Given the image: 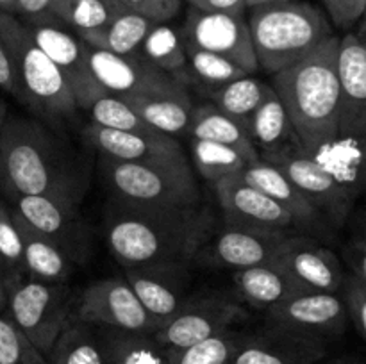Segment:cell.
I'll list each match as a JSON object with an SVG mask.
<instances>
[{"instance_id": "obj_14", "label": "cell", "mask_w": 366, "mask_h": 364, "mask_svg": "<svg viewBox=\"0 0 366 364\" xmlns=\"http://www.w3.org/2000/svg\"><path fill=\"white\" fill-rule=\"evenodd\" d=\"M181 36L186 49L218 54L238 64L247 74L259 70L245 14L189 7L181 27Z\"/></svg>"}, {"instance_id": "obj_4", "label": "cell", "mask_w": 366, "mask_h": 364, "mask_svg": "<svg viewBox=\"0 0 366 364\" xmlns=\"http://www.w3.org/2000/svg\"><path fill=\"white\" fill-rule=\"evenodd\" d=\"M247 24L257 66L274 75L331 38V20L304 0H275L247 7Z\"/></svg>"}, {"instance_id": "obj_16", "label": "cell", "mask_w": 366, "mask_h": 364, "mask_svg": "<svg viewBox=\"0 0 366 364\" xmlns=\"http://www.w3.org/2000/svg\"><path fill=\"white\" fill-rule=\"evenodd\" d=\"M272 263L304 291L338 293L347 275L342 259L318 238L304 232L286 236Z\"/></svg>"}, {"instance_id": "obj_18", "label": "cell", "mask_w": 366, "mask_h": 364, "mask_svg": "<svg viewBox=\"0 0 366 364\" xmlns=\"http://www.w3.org/2000/svg\"><path fill=\"white\" fill-rule=\"evenodd\" d=\"M82 139L92 146L97 156L124 163H152L167 166H189L184 148L177 138L157 132V134H138V132L114 131L100 127L89 121L82 128Z\"/></svg>"}, {"instance_id": "obj_11", "label": "cell", "mask_w": 366, "mask_h": 364, "mask_svg": "<svg viewBox=\"0 0 366 364\" xmlns=\"http://www.w3.org/2000/svg\"><path fill=\"white\" fill-rule=\"evenodd\" d=\"M71 316L97 327L156 334L161 323L154 320L125 277H106L86 285L74 302Z\"/></svg>"}, {"instance_id": "obj_48", "label": "cell", "mask_w": 366, "mask_h": 364, "mask_svg": "<svg viewBox=\"0 0 366 364\" xmlns=\"http://www.w3.org/2000/svg\"><path fill=\"white\" fill-rule=\"evenodd\" d=\"M0 89L6 93H11L13 96L18 95L16 82H14L13 68H11L9 57H7L6 46H4L2 38H0Z\"/></svg>"}, {"instance_id": "obj_36", "label": "cell", "mask_w": 366, "mask_h": 364, "mask_svg": "<svg viewBox=\"0 0 366 364\" xmlns=\"http://www.w3.org/2000/svg\"><path fill=\"white\" fill-rule=\"evenodd\" d=\"M154 24L156 21L150 18L129 7H122L120 13L111 20V24L104 29L102 34L92 46L118 54V56H132V54H138L147 32Z\"/></svg>"}, {"instance_id": "obj_13", "label": "cell", "mask_w": 366, "mask_h": 364, "mask_svg": "<svg viewBox=\"0 0 366 364\" xmlns=\"http://www.w3.org/2000/svg\"><path fill=\"white\" fill-rule=\"evenodd\" d=\"M24 24L39 49L63 74L79 109L88 111L97 100L107 95L89 68L88 45L79 36H75L66 25L61 24L57 18L24 21Z\"/></svg>"}, {"instance_id": "obj_12", "label": "cell", "mask_w": 366, "mask_h": 364, "mask_svg": "<svg viewBox=\"0 0 366 364\" xmlns=\"http://www.w3.org/2000/svg\"><path fill=\"white\" fill-rule=\"evenodd\" d=\"M88 57L89 68L99 84L106 89V93L122 100L189 93L174 75L152 66L138 54L118 56L107 50L88 46Z\"/></svg>"}, {"instance_id": "obj_30", "label": "cell", "mask_w": 366, "mask_h": 364, "mask_svg": "<svg viewBox=\"0 0 366 364\" xmlns=\"http://www.w3.org/2000/svg\"><path fill=\"white\" fill-rule=\"evenodd\" d=\"M249 75L243 68L218 54L204 52V50L186 49V66L179 71L177 79L189 93H197L209 98L214 91L227 86L236 79Z\"/></svg>"}, {"instance_id": "obj_7", "label": "cell", "mask_w": 366, "mask_h": 364, "mask_svg": "<svg viewBox=\"0 0 366 364\" xmlns=\"http://www.w3.org/2000/svg\"><path fill=\"white\" fill-rule=\"evenodd\" d=\"M7 316L46 357L74 313L70 284H45L24 278L7 285Z\"/></svg>"}, {"instance_id": "obj_33", "label": "cell", "mask_w": 366, "mask_h": 364, "mask_svg": "<svg viewBox=\"0 0 366 364\" xmlns=\"http://www.w3.org/2000/svg\"><path fill=\"white\" fill-rule=\"evenodd\" d=\"M147 123L157 132L179 138L188 134L189 121L193 114L192 95H167L154 98L125 100Z\"/></svg>"}, {"instance_id": "obj_54", "label": "cell", "mask_w": 366, "mask_h": 364, "mask_svg": "<svg viewBox=\"0 0 366 364\" xmlns=\"http://www.w3.org/2000/svg\"><path fill=\"white\" fill-rule=\"evenodd\" d=\"M361 34L366 36V4H365V13H363V18H361Z\"/></svg>"}, {"instance_id": "obj_10", "label": "cell", "mask_w": 366, "mask_h": 364, "mask_svg": "<svg viewBox=\"0 0 366 364\" xmlns=\"http://www.w3.org/2000/svg\"><path fill=\"white\" fill-rule=\"evenodd\" d=\"M261 159L277 166L324 214L332 228H342L350 220L356 200L299 143L281 152L263 156Z\"/></svg>"}, {"instance_id": "obj_21", "label": "cell", "mask_w": 366, "mask_h": 364, "mask_svg": "<svg viewBox=\"0 0 366 364\" xmlns=\"http://www.w3.org/2000/svg\"><path fill=\"white\" fill-rule=\"evenodd\" d=\"M325 352L327 343L322 339L264 325L243 335L229 364H318Z\"/></svg>"}, {"instance_id": "obj_35", "label": "cell", "mask_w": 366, "mask_h": 364, "mask_svg": "<svg viewBox=\"0 0 366 364\" xmlns=\"http://www.w3.org/2000/svg\"><path fill=\"white\" fill-rule=\"evenodd\" d=\"M189 152L197 173L211 186L222 178L239 175L249 164V161L232 146L206 139H189Z\"/></svg>"}, {"instance_id": "obj_45", "label": "cell", "mask_w": 366, "mask_h": 364, "mask_svg": "<svg viewBox=\"0 0 366 364\" xmlns=\"http://www.w3.org/2000/svg\"><path fill=\"white\" fill-rule=\"evenodd\" d=\"M54 0H16V16L21 21L54 20Z\"/></svg>"}, {"instance_id": "obj_24", "label": "cell", "mask_w": 366, "mask_h": 364, "mask_svg": "<svg viewBox=\"0 0 366 364\" xmlns=\"http://www.w3.org/2000/svg\"><path fill=\"white\" fill-rule=\"evenodd\" d=\"M310 153L354 200L366 198V134L338 136Z\"/></svg>"}, {"instance_id": "obj_52", "label": "cell", "mask_w": 366, "mask_h": 364, "mask_svg": "<svg viewBox=\"0 0 366 364\" xmlns=\"http://www.w3.org/2000/svg\"><path fill=\"white\" fill-rule=\"evenodd\" d=\"M7 121V106L2 98H0V139H2V132L4 127H6Z\"/></svg>"}, {"instance_id": "obj_5", "label": "cell", "mask_w": 366, "mask_h": 364, "mask_svg": "<svg viewBox=\"0 0 366 364\" xmlns=\"http://www.w3.org/2000/svg\"><path fill=\"white\" fill-rule=\"evenodd\" d=\"M0 38L13 68L16 98L36 118L61 132L64 123H70L81 111L63 74L32 39L24 21L14 14L0 13Z\"/></svg>"}, {"instance_id": "obj_41", "label": "cell", "mask_w": 366, "mask_h": 364, "mask_svg": "<svg viewBox=\"0 0 366 364\" xmlns=\"http://www.w3.org/2000/svg\"><path fill=\"white\" fill-rule=\"evenodd\" d=\"M0 364H49L7 314H0Z\"/></svg>"}, {"instance_id": "obj_3", "label": "cell", "mask_w": 366, "mask_h": 364, "mask_svg": "<svg viewBox=\"0 0 366 364\" xmlns=\"http://www.w3.org/2000/svg\"><path fill=\"white\" fill-rule=\"evenodd\" d=\"M340 38L332 34L292 66L272 75L300 146L313 152L340 134Z\"/></svg>"}, {"instance_id": "obj_17", "label": "cell", "mask_w": 366, "mask_h": 364, "mask_svg": "<svg viewBox=\"0 0 366 364\" xmlns=\"http://www.w3.org/2000/svg\"><path fill=\"white\" fill-rule=\"evenodd\" d=\"M224 223L268 232H302L295 218L242 175L222 178L213 184Z\"/></svg>"}, {"instance_id": "obj_19", "label": "cell", "mask_w": 366, "mask_h": 364, "mask_svg": "<svg viewBox=\"0 0 366 364\" xmlns=\"http://www.w3.org/2000/svg\"><path fill=\"white\" fill-rule=\"evenodd\" d=\"M124 277L147 313L159 321L161 327L172 320L193 295L189 263H157L125 268Z\"/></svg>"}, {"instance_id": "obj_26", "label": "cell", "mask_w": 366, "mask_h": 364, "mask_svg": "<svg viewBox=\"0 0 366 364\" xmlns=\"http://www.w3.org/2000/svg\"><path fill=\"white\" fill-rule=\"evenodd\" d=\"M232 284L239 302L259 310L272 309L304 291L274 263L232 271Z\"/></svg>"}, {"instance_id": "obj_38", "label": "cell", "mask_w": 366, "mask_h": 364, "mask_svg": "<svg viewBox=\"0 0 366 364\" xmlns=\"http://www.w3.org/2000/svg\"><path fill=\"white\" fill-rule=\"evenodd\" d=\"M243 335L245 332L232 327L186 348L168 350L170 364H229Z\"/></svg>"}, {"instance_id": "obj_34", "label": "cell", "mask_w": 366, "mask_h": 364, "mask_svg": "<svg viewBox=\"0 0 366 364\" xmlns=\"http://www.w3.org/2000/svg\"><path fill=\"white\" fill-rule=\"evenodd\" d=\"M138 56L152 66L177 77L186 66V46L181 29H175L170 21H156L147 32Z\"/></svg>"}, {"instance_id": "obj_50", "label": "cell", "mask_w": 366, "mask_h": 364, "mask_svg": "<svg viewBox=\"0 0 366 364\" xmlns=\"http://www.w3.org/2000/svg\"><path fill=\"white\" fill-rule=\"evenodd\" d=\"M0 13L16 16V0H0Z\"/></svg>"}, {"instance_id": "obj_47", "label": "cell", "mask_w": 366, "mask_h": 364, "mask_svg": "<svg viewBox=\"0 0 366 364\" xmlns=\"http://www.w3.org/2000/svg\"><path fill=\"white\" fill-rule=\"evenodd\" d=\"M184 2L200 11H224L232 14H245L247 11L245 0H184Z\"/></svg>"}, {"instance_id": "obj_28", "label": "cell", "mask_w": 366, "mask_h": 364, "mask_svg": "<svg viewBox=\"0 0 366 364\" xmlns=\"http://www.w3.org/2000/svg\"><path fill=\"white\" fill-rule=\"evenodd\" d=\"M189 139H206V141L222 143L238 150L249 163L259 159V152L250 139L249 131L242 121L229 116L218 109L213 102L200 103L193 107L192 121L188 128Z\"/></svg>"}, {"instance_id": "obj_6", "label": "cell", "mask_w": 366, "mask_h": 364, "mask_svg": "<svg viewBox=\"0 0 366 364\" xmlns=\"http://www.w3.org/2000/svg\"><path fill=\"white\" fill-rule=\"evenodd\" d=\"M97 170L107 198L167 209H189L202 203L192 166L124 163L97 156Z\"/></svg>"}, {"instance_id": "obj_8", "label": "cell", "mask_w": 366, "mask_h": 364, "mask_svg": "<svg viewBox=\"0 0 366 364\" xmlns=\"http://www.w3.org/2000/svg\"><path fill=\"white\" fill-rule=\"evenodd\" d=\"M11 209L34 231L63 250L77 266L93 256V228L81 211V203L54 196H18L9 200Z\"/></svg>"}, {"instance_id": "obj_39", "label": "cell", "mask_w": 366, "mask_h": 364, "mask_svg": "<svg viewBox=\"0 0 366 364\" xmlns=\"http://www.w3.org/2000/svg\"><path fill=\"white\" fill-rule=\"evenodd\" d=\"M88 114L92 118V123L100 125V127L138 132V134H157L156 128L150 127L125 100L109 95V93L97 100L88 109Z\"/></svg>"}, {"instance_id": "obj_46", "label": "cell", "mask_w": 366, "mask_h": 364, "mask_svg": "<svg viewBox=\"0 0 366 364\" xmlns=\"http://www.w3.org/2000/svg\"><path fill=\"white\" fill-rule=\"evenodd\" d=\"M343 261L350 273L360 277L366 284V243L357 238L350 239L349 245L343 248Z\"/></svg>"}, {"instance_id": "obj_42", "label": "cell", "mask_w": 366, "mask_h": 364, "mask_svg": "<svg viewBox=\"0 0 366 364\" xmlns=\"http://www.w3.org/2000/svg\"><path fill=\"white\" fill-rule=\"evenodd\" d=\"M338 293L345 303L349 321L354 323V327L366 341V284L360 277L347 271L342 289Z\"/></svg>"}, {"instance_id": "obj_49", "label": "cell", "mask_w": 366, "mask_h": 364, "mask_svg": "<svg viewBox=\"0 0 366 364\" xmlns=\"http://www.w3.org/2000/svg\"><path fill=\"white\" fill-rule=\"evenodd\" d=\"M354 238L361 239V241L366 243V211L361 213L356 220V236Z\"/></svg>"}, {"instance_id": "obj_29", "label": "cell", "mask_w": 366, "mask_h": 364, "mask_svg": "<svg viewBox=\"0 0 366 364\" xmlns=\"http://www.w3.org/2000/svg\"><path fill=\"white\" fill-rule=\"evenodd\" d=\"M97 332L106 364H170V352L156 334L111 327H97Z\"/></svg>"}, {"instance_id": "obj_20", "label": "cell", "mask_w": 366, "mask_h": 364, "mask_svg": "<svg viewBox=\"0 0 366 364\" xmlns=\"http://www.w3.org/2000/svg\"><path fill=\"white\" fill-rule=\"evenodd\" d=\"M285 232H268L257 228L222 223L214 228L195 261L218 270H245L272 263L281 246Z\"/></svg>"}, {"instance_id": "obj_15", "label": "cell", "mask_w": 366, "mask_h": 364, "mask_svg": "<svg viewBox=\"0 0 366 364\" xmlns=\"http://www.w3.org/2000/svg\"><path fill=\"white\" fill-rule=\"evenodd\" d=\"M264 325L331 341L345 334L349 314L340 293L300 291L264 310Z\"/></svg>"}, {"instance_id": "obj_40", "label": "cell", "mask_w": 366, "mask_h": 364, "mask_svg": "<svg viewBox=\"0 0 366 364\" xmlns=\"http://www.w3.org/2000/svg\"><path fill=\"white\" fill-rule=\"evenodd\" d=\"M0 271L7 285L24 280V245L18 232L13 211L6 202H0Z\"/></svg>"}, {"instance_id": "obj_9", "label": "cell", "mask_w": 366, "mask_h": 364, "mask_svg": "<svg viewBox=\"0 0 366 364\" xmlns=\"http://www.w3.org/2000/svg\"><path fill=\"white\" fill-rule=\"evenodd\" d=\"M247 318L242 302L224 291H199L168 320L156 338L164 348L179 350L232 328Z\"/></svg>"}, {"instance_id": "obj_44", "label": "cell", "mask_w": 366, "mask_h": 364, "mask_svg": "<svg viewBox=\"0 0 366 364\" xmlns=\"http://www.w3.org/2000/svg\"><path fill=\"white\" fill-rule=\"evenodd\" d=\"M366 0H325L327 14L340 29H350L361 21Z\"/></svg>"}, {"instance_id": "obj_43", "label": "cell", "mask_w": 366, "mask_h": 364, "mask_svg": "<svg viewBox=\"0 0 366 364\" xmlns=\"http://www.w3.org/2000/svg\"><path fill=\"white\" fill-rule=\"evenodd\" d=\"M129 9L154 21H170L181 11L182 0H118Z\"/></svg>"}, {"instance_id": "obj_56", "label": "cell", "mask_w": 366, "mask_h": 364, "mask_svg": "<svg viewBox=\"0 0 366 364\" xmlns=\"http://www.w3.org/2000/svg\"><path fill=\"white\" fill-rule=\"evenodd\" d=\"M2 200H4V198H2V196H0V202H2Z\"/></svg>"}, {"instance_id": "obj_22", "label": "cell", "mask_w": 366, "mask_h": 364, "mask_svg": "<svg viewBox=\"0 0 366 364\" xmlns=\"http://www.w3.org/2000/svg\"><path fill=\"white\" fill-rule=\"evenodd\" d=\"M340 134H366V38L349 32L340 38Z\"/></svg>"}, {"instance_id": "obj_1", "label": "cell", "mask_w": 366, "mask_h": 364, "mask_svg": "<svg viewBox=\"0 0 366 364\" xmlns=\"http://www.w3.org/2000/svg\"><path fill=\"white\" fill-rule=\"evenodd\" d=\"M102 231L109 252L124 268L195 261L213 234V214L202 203L189 209L131 206L107 198Z\"/></svg>"}, {"instance_id": "obj_53", "label": "cell", "mask_w": 366, "mask_h": 364, "mask_svg": "<svg viewBox=\"0 0 366 364\" xmlns=\"http://www.w3.org/2000/svg\"><path fill=\"white\" fill-rule=\"evenodd\" d=\"M327 364H366L363 360H357V359H336L332 360V363H327Z\"/></svg>"}, {"instance_id": "obj_31", "label": "cell", "mask_w": 366, "mask_h": 364, "mask_svg": "<svg viewBox=\"0 0 366 364\" xmlns=\"http://www.w3.org/2000/svg\"><path fill=\"white\" fill-rule=\"evenodd\" d=\"M122 7L125 6L118 0H54L52 13L86 45L92 46Z\"/></svg>"}, {"instance_id": "obj_23", "label": "cell", "mask_w": 366, "mask_h": 364, "mask_svg": "<svg viewBox=\"0 0 366 364\" xmlns=\"http://www.w3.org/2000/svg\"><path fill=\"white\" fill-rule=\"evenodd\" d=\"M239 175L247 182L267 193L279 206L285 207L295 218L304 234L315 236V238L331 234L332 227L325 220L324 214L299 191V188L277 166L259 157L257 161L247 164Z\"/></svg>"}, {"instance_id": "obj_37", "label": "cell", "mask_w": 366, "mask_h": 364, "mask_svg": "<svg viewBox=\"0 0 366 364\" xmlns=\"http://www.w3.org/2000/svg\"><path fill=\"white\" fill-rule=\"evenodd\" d=\"M268 89H270V84L254 77V74H249L229 82L227 86L214 91L207 100L245 125L257 106L263 102Z\"/></svg>"}, {"instance_id": "obj_2", "label": "cell", "mask_w": 366, "mask_h": 364, "mask_svg": "<svg viewBox=\"0 0 366 364\" xmlns=\"http://www.w3.org/2000/svg\"><path fill=\"white\" fill-rule=\"evenodd\" d=\"M88 177L77 153L39 118H7L0 139V196H54L81 203Z\"/></svg>"}, {"instance_id": "obj_51", "label": "cell", "mask_w": 366, "mask_h": 364, "mask_svg": "<svg viewBox=\"0 0 366 364\" xmlns=\"http://www.w3.org/2000/svg\"><path fill=\"white\" fill-rule=\"evenodd\" d=\"M6 302H7L6 282H4V275L2 271H0V314H2V310H6Z\"/></svg>"}, {"instance_id": "obj_25", "label": "cell", "mask_w": 366, "mask_h": 364, "mask_svg": "<svg viewBox=\"0 0 366 364\" xmlns=\"http://www.w3.org/2000/svg\"><path fill=\"white\" fill-rule=\"evenodd\" d=\"M13 216L24 245L25 277L45 284H68L77 271V264L14 211Z\"/></svg>"}, {"instance_id": "obj_55", "label": "cell", "mask_w": 366, "mask_h": 364, "mask_svg": "<svg viewBox=\"0 0 366 364\" xmlns=\"http://www.w3.org/2000/svg\"><path fill=\"white\" fill-rule=\"evenodd\" d=\"M247 7L250 6H256V4H263V2H275V0H245Z\"/></svg>"}, {"instance_id": "obj_32", "label": "cell", "mask_w": 366, "mask_h": 364, "mask_svg": "<svg viewBox=\"0 0 366 364\" xmlns=\"http://www.w3.org/2000/svg\"><path fill=\"white\" fill-rule=\"evenodd\" d=\"M46 360L49 364H106L95 325L71 316L46 353Z\"/></svg>"}, {"instance_id": "obj_27", "label": "cell", "mask_w": 366, "mask_h": 364, "mask_svg": "<svg viewBox=\"0 0 366 364\" xmlns=\"http://www.w3.org/2000/svg\"><path fill=\"white\" fill-rule=\"evenodd\" d=\"M245 127L249 131L254 146L259 152V157L281 152V150L299 143L295 128H293L292 120L288 116V111H286L285 103L281 102L272 86L263 102L257 106L252 116L249 118Z\"/></svg>"}]
</instances>
